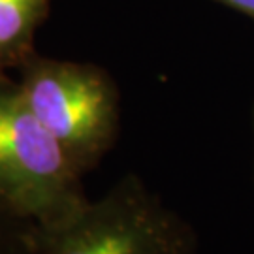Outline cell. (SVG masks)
<instances>
[{
  "label": "cell",
  "mask_w": 254,
  "mask_h": 254,
  "mask_svg": "<svg viewBox=\"0 0 254 254\" xmlns=\"http://www.w3.org/2000/svg\"><path fill=\"white\" fill-rule=\"evenodd\" d=\"M196 247L194 228L134 173L34 236V254H194Z\"/></svg>",
  "instance_id": "6da1fadb"
},
{
  "label": "cell",
  "mask_w": 254,
  "mask_h": 254,
  "mask_svg": "<svg viewBox=\"0 0 254 254\" xmlns=\"http://www.w3.org/2000/svg\"><path fill=\"white\" fill-rule=\"evenodd\" d=\"M81 175L34 115L19 81L0 73V205L36 228L59 224L89 200Z\"/></svg>",
  "instance_id": "7a4b0ae2"
},
{
  "label": "cell",
  "mask_w": 254,
  "mask_h": 254,
  "mask_svg": "<svg viewBox=\"0 0 254 254\" xmlns=\"http://www.w3.org/2000/svg\"><path fill=\"white\" fill-rule=\"evenodd\" d=\"M23 96L40 123L81 173L113 147L121 125V94L113 77L91 63L34 53L17 70Z\"/></svg>",
  "instance_id": "3957f363"
},
{
  "label": "cell",
  "mask_w": 254,
  "mask_h": 254,
  "mask_svg": "<svg viewBox=\"0 0 254 254\" xmlns=\"http://www.w3.org/2000/svg\"><path fill=\"white\" fill-rule=\"evenodd\" d=\"M51 0H0V73L19 70L34 49V36Z\"/></svg>",
  "instance_id": "277c9868"
},
{
  "label": "cell",
  "mask_w": 254,
  "mask_h": 254,
  "mask_svg": "<svg viewBox=\"0 0 254 254\" xmlns=\"http://www.w3.org/2000/svg\"><path fill=\"white\" fill-rule=\"evenodd\" d=\"M36 226L0 205V254H34Z\"/></svg>",
  "instance_id": "5b68a950"
},
{
  "label": "cell",
  "mask_w": 254,
  "mask_h": 254,
  "mask_svg": "<svg viewBox=\"0 0 254 254\" xmlns=\"http://www.w3.org/2000/svg\"><path fill=\"white\" fill-rule=\"evenodd\" d=\"M218 4L226 6L230 9H236L241 15L254 21V0H215Z\"/></svg>",
  "instance_id": "8992f818"
}]
</instances>
